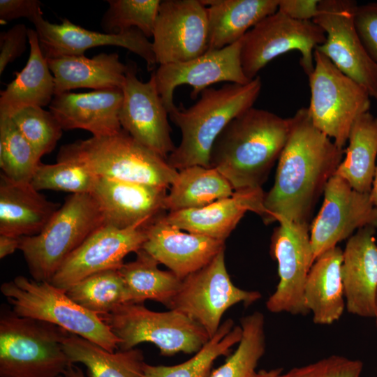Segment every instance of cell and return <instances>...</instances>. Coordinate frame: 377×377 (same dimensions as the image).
Returning a JSON list of instances; mask_svg holds the SVG:
<instances>
[{
  "label": "cell",
  "mask_w": 377,
  "mask_h": 377,
  "mask_svg": "<svg viewBox=\"0 0 377 377\" xmlns=\"http://www.w3.org/2000/svg\"><path fill=\"white\" fill-rule=\"evenodd\" d=\"M288 140L273 186L264 197L265 223L287 219L309 223L313 208L344 152L313 124L307 108L290 117Z\"/></svg>",
  "instance_id": "1"
},
{
  "label": "cell",
  "mask_w": 377,
  "mask_h": 377,
  "mask_svg": "<svg viewBox=\"0 0 377 377\" xmlns=\"http://www.w3.org/2000/svg\"><path fill=\"white\" fill-rule=\"evenodd\" d=\"M290 126V118L251 107L235 117L217 137L209 165L227 179L234 191L262 188L279 160Z\"/></svg>",
  "instance_id": "2"
},
{
  "label": "cell",
  "mask_w": 377,
  "mask_h": 377,
  "mask_svg": "<svg viewBox=\"0 0 377 377\" xmlns=\"http://www.w3.org/2000/svg\"><path fill=\"white\" fill-rule=\"evenodd\" d=\"M261 88L257 76L245 84L209 87L192 106L186 108L181 103L173 108L169 117L179 128L182 140L168 156L169 165L178 171L193 165L210 168V152L217 137L235 117L253 107Z\"/></svg>",
  "instance_id": "3"
},
{
  "label": "cell",
  "mask_w": 377,
  "mask_h": 377,
  "mask_svg": "<svg viewBox=\"0 0 377 377\" xmlns=\"http://www.w3.org/2000/svg\"><path fill=\"white\" fill-rule=\"evenodd\" d=\"M57 156L75 159L98 177L168 188L178 170L167 160L121 130L110 135L79 140L63 145Z\"/></svg>",
  "instance_id": "4"
},
{
  "label": "cell",
  "mask_w": 377,
  "mask_h": 377,
  "mask_svg": "<svg viewBox=\"0 0 377 377\" xmlns=\"http://www.w3.org/2000/svg\"><path fill=\"white\" fill-rule=\"evenodd\" d=\"M103 225L91 193L68 195L38 234L20 238L19 249L32 279L50 282L65 260Z\"/></svg>",
  "instance_id": "5"
},
{
  "label": "cell",
  "mask_w": 377,
  "mask_h": 377,
  "mask_svg": "<svg viewBox=\"0 0 377 377\" xmlns=\"http://www.w3.org/2000/svg\"><path fill=\"white\" fill-rule=\"evenodd\" d=\"M70 333L48 322L20 317L0 318V376L58 377L73 364L64 350Z\"/></svg>",
  "instance_id": "6"
},
{
  "label": "cell",
  "mask_w": 377,
  "mask_h": 377,
  "mask_svg": "<svg viewBox=\"0 0 377 377\" xmlns=\"http://www.w3.org/2000/svg\"><path fill=\"white\" fill-rule=\"evenodd\" d=\"M0 290L17 316L54 324L111 353L118 349L119 339L100 316L75 303L66 290L24 276L3 283Z\"/></svg>",
  "instance_id": "7"
},
{
  "label": "cell",
  "mask_w": 377,
  "mask_h": 377,
  "mask_svg": "<svg viewBox=\"0 0 377 377\" xmlns=\"http://www.w3.org/2000/svg\"><path fill=\"white\" fill-rule=\"evenodd\" d=\"M100 317L119 339L118 349L134 348L140 343H154L163 356L195 353L208 341L206 331L175 310L154 311L143 303H126Z\"/></svg>",
  "instance_id": "8"
},
{
  "label": "cell",
  "mask_w": 377,
  "mask_h": 377,
  "mask_svg": "<svg viewBox=\"0 0 377 377\" xmlns=\"http://www.w3.org/2000/svg\"><path fill=\"white\" fill-rule=\"evenodd\" d=\"M313 57L314 68L308 76L309 114L318 130L343 149L354 122L369 111L371 97L366 89L316 49Z\"/></svg>",
  "instance_id": "9"
},
{
  "label": "cell",
  "mask_w": 377,
  "mask_h": 377,
  "mask_svg": "<svg viewBox=\"0 0 377 377\" xmlns=\"http://www.w3.org/2000/svg\"><path fill=\"white\" fill-rule=\"evenodd\" d=\"M326 39L323 29L312 21L294 20L277 10L251 28L242 39L241 62L252 80L276 57L292 50L300 54V66L309 76L314 68V50Z\"/></svg>",
  "instance_id": "10"
},
{
  "label": "cell",
  "mask_w": 377,
  "mask_h": 377,
  "mask_svg": "<svg viewBox=\"0 0 377 377\" xmlns=\"http://www.w3.org/2000/svg\"><path fill=\"white\" fill-rule=\"evenodd\" d=\"M224 250L206 266L182 280L168 307L200 325L209 339L219 330L229 308L238 303L247 307L262 297L258 291L243 290L234 285L226 267Z\"/></svg>",
  "instance_id": "11"
},
{
  "label": "cell",
  "mask_w": 377,
  "mask_h": 377,
  "mask_svg": "<svg viewBox=\"0 0 377 377\" xmlns=\"http://www.w3.org/2000/svg\"><path fill=\"white\" fill-rule=\"evenodd\" d=\"M357 6L353 0H320L313 21L325 31L326 39L316 49L377 100V64L357 34L354 21Z\"/></svg>",
  "instance_id": "12"
},
{
  "label": "cell",
  "mask_w": 377,
  "mask_h": 377,
  "mask_svg": "<svg viewBox=\"0 0 377 377\" xmlns=\"http://www.w3.org/2000/svg\"><path fill=\"white\" fill-rule=\"evenodd\" d=\"M271 238V254L278 263L279 281L266 302L272 313L306 315L304 288L314 263L309 223L281 219Z\"/></svg>",
  "instance_id": "13"
},
{
  "label": "cell",
  "mask_w": 377,
  "mask_h": 377,
  "mask_svg": "<svg viewBox=\"0 0 377 377\" xmlns=\"http://www.w3.org/2000/svg\"><path fill=\"white\" fill-rule=\"evenodd\" d=\"M322 207L311 226L310 240L314 261L325 251L353 235L357 230L377 228V207L370 193L353 189L334 174L324 190Z\"/></svg>",
  "instance_id": "14"
},
{
  "label": "cell",
  "mask_w": 377,
  "mask_h": 377,
  "mask_svg": "<svg viewBox=\"0 0 377 377\" xmlns=\"http://www.w3.org/2000/svg\"><path fill=\"white\" fill-rule=\"evenodd\" d=\"M152 37L159 65L199 57L207 50V7L201 0L161 1Z\"/></svg>",
  "instance_id": "15"
},
{
  "label": "cell",
  "mask_w": 377,
  "mask_h": 377,
  "mask_svg": "<svg viewBox=\"0 0 377 377\" xmlns=\"http://www.w3.org/2000/svg\"><path fill=\"white\" fill-rule=\"evenodd\" d=\"M146 226L118 228L101 226L65 260L50 283L67 290L94 274L119 270L128 253L142 249L147 239Z\"/></svg>",
  "instance_id": "16"
},
{
  "label": "cell",
  "mask_w": 377,
  "mask_h": 377,
  "mask_svg": "<svg viewBox=\"0 0 377 377\" xmlns=\"http://www.w3.org/2000/svg\"><path fill=\"white\" fill-rule=\"evenodd\" d=\"M119 119L121 128L135 140L163 158L175 149L170 135L168 112L158 91L152 73L147 82L140 80L133 65H128L122 87Z\"/></svg>",
  "instance_id": "17"
},
{
  "label": "cell",
  "mask_w": 377,
  "mask_h": 377,
  "mask_svg": "<svg viewBox=\"0 0 377 377\" xmlns=\"http://www.w3.org/2000/svg\"><path fill=\"white\" fill-rule=\"evenodd\" d=\"M242 39L222 49L206 51L186 61L159 65L153 71L158 91L168 114L175 107V89L181 84L191 86V98L195 99L203 90L215 83L245 84L251 81L245 76L242 66Z\"/></svg>",
  "instance_id": "18"
},
{
  "label": "cell",
  "mask_w": 377,
  "mask_h": 377,
  "mask_svg": "<svg viewBox=\"0 0 377 377\" xmlns=\"http://www.w3.org/2000/svg\"><path fill=\"white\" fill-rule=\"evenodd\" d=\"M41 50L46 59L64 56H82L86 50L104 45L119 46L143 59L149 71H154L156 61L152 43L134 28L119 34H106L86 29L64 18L61 24L45 20L43 16L33 23Z\"/></svg>",
  "instance_id": "19"
},
{
  "label": "cell",
  "mask_w": 377,
  "mask_h": 377,
  "mask_svg": "<svg viewBox=\"0 0 377 377\" xmlns=\"http://www.w3.org/2000/svg\"><path fill=\"white\" fill-rule=\"evenodd\" d=\"M142 249L181 279L202 269L225 249V241L184 232L160 215L146 227Z\"/></svg>",
  "instance_id": "20"
},
{
  "label": "cell",
  "mask_w": 377,
  "mask_h": 377,
  "mask_svg": "<svg viewBox=\"0 0 377 377\" xmlns=\"http://www.w3.org/2000/svg\"><path fill=\"white\" fill-rule=\"evenodd\" d=\"M166 188L98 177L91 195L104 225L118 228L146 226L164 209Z\"/></svg>",
  "instance_id": "21"
},
{
  "label": "cell",
  "mask_w": 377,
  "mask_h": 377,
  "mask_svg": "<svg viewBox=\"0 0 377 377\" xmlns=\"http://www.w3.org/2000/svg\"><path fill=\"white\" fill-rule=\"evenodd\" d=\"M264 197L262 188L237 189L205 207L168 212L163 219L188 232L225 241L247 212L265 220Z\"/></svg>",
  "instance_id": "22"
},
{
  "label": "cell",
  "mask_w": 377,
  "mask_h": 377,
  "mask_svg": "<svg viewBox=\"0 0 377 377\" xmlns=\"http://www.w3.org/2000/svg\"><path fill=\"white\" fill-rule=\"evenodd\" d=\"M376 228H360L348 238L341 264L346 308L352 314L374 318L377 291Z\"/></svg>",
  "instance_id": "23"
},
{
  "label": "cell",
  "mask_w": 377,
  "mask_h": 377,
  "mask_svg": "<svg viewBox=\"0 0 377 377\" xmlns=\"http://www.w3.org/2000/svg\"><path fill=\"white\" fill-rule=\"evenodd\" d=\"M122 101L121 89L68 91L54 95L49 108L64 131L83 129L99 137L121 130L119 114Z\"/></svg>",
  "instance_id": "24"
},
{
  "label": "cell",
  "mask_w": 377,
  "mask_h": 377,
  "mask_svg": "<svg viewBox=\"0 0 377 377\" xmlns=\"http://www.w3.org/2000/svg\"><path fill=\"white\" fill-rule=\"evenodd\" d=\"M61 207L31 183L14 182L0 173V235L17 237L38 234Z\"/></svg>",
  "instance_id": "25"
},
{
  "label": "cell",
  "mask_w": 377,
  "mask_h": 377,
  "mask_svg": "<svg viewBox=\"0 0 377 377\" xmlns=\"http://www.w3.org/2000/svg\"><path fill=\"white\" fill-rule=\"evenodd\" d=\"M47 61L54 76V95L80 88L122 89L128 68L116 52H101L91 58L64 56Z\"/></svg>",
  "instance_id": "26"
},
{
  "label": "cell",
  "mask_w": 377,
  "mask_h": 377,
  "mask_svg": "<svg viewBox=\"0 0 377 377\" xmlns=\"http://www.w3.org/2000/svg\"><path fill=\"white\" fill-rule=\"evenodd\" d=\"M28 61L15 79L1 91L0 116L10 117L27 107L50 105L54 96V76L48 66L35 29L28 30Z\"/></svg>",
  "instance_id": "27"
},
{
  "label": "cell",
  "mask_w": 377,
  "mask_h": 377,
  "mask_svg": "<svg viewBox=\"0 0 377 377\" xmlns=\"http://www.w3.org/2000/svg\"><path fill=\"white\" fill-rule=\"evenodd\" d=\"M343 251L335 246L318 257L313 263L304 288V300L318 325L338 320L346 307L341 277Z\"/></svg>",
  "instance_id": "28"
},
{
  "label": "cell",
  "mask_w": 377,
  "mask_h": 377,
  "mask_svg": "<svg viewBox=\"0 0 377 377\" xmlns=\"http://www.w3.org/2000/svg\"><path fill=\"white\" fill-rule=\"evenodd\" d=\"M207 7V50L232 45L278 10L279 0H201Z\"/></svg>",
  "instance_id": "29"
},
{
  "label": "cell",
  "mask_w": 377,
  "mask_h": 377,
  "mask_svg": "<svg viewBox=\"0 0 377 377\" xmlns=\"http://www.w3.org/2000/svg\"><path fill=\"white\" fill-rule=\"evenodd\" d=\"M62 346L72 364L80 362L86 367L89 377H145V362L140 349L111 353L71 333L64 339Z\"/></svg>",
  "instance_id": "30"
},
{
  "label": "cell",
  "mask_w": 377,
  "mask_h": 377,
  "mask_svg": "<svg viewBox=\"0 0 377 377\" xmlns=\"http://www.w3.org/2000/svg\"><path fill=\"white\" fill-rule=\"evenodd\" d=\"M348 146L334 174L346 180L361 193H370L377 156V117L369 111L354 122L348 139Z\"/></svg>",
  "instance_id": "31"
},
{
  "label": "cell",
  "mask_w": 377,
  "mask_h": 377,
  "mask_svg": "<svg viewBox=\"0 0 377 377\" xmlns=\"http://www.w3.org/2000/svg\"><path fill=\"white\" fill-rule=\"evenodd\" d=\"M234 189L216 169L200 165L178 171L164 200L169 212L205 207L230 196Z\"/></svg>",
  "instance_id": "32"
},
{
  "label": "cell",
  "mask_w": 377,
  "mask_h": 377,
  "mask_svg": "<svg viewBox=\"0 0 377 377\" xmlns=\"http://www.w3.org/2000/svg\"><path fill=\"white\" fill-rule=\"evenodd\" d=\"M135 253L133 261L124 263L119 269L126 285L130 302L143 303L151 300L168 308L182 279L170 270L158 269L159 263L143 249Z\"/></svg>",
  "instance_id": "33"
},
{
  "label": "cell",
  "mask_w": 377,
  "mask_h": 377,
  "mask_svg": "<svg viewBox=\"0 0 377 377\" xmlns=\"http://www.w3.org/2000/svg\"><path fill=\"white\" fill-rule=\"evenodd\" d=\"M242 337L241 326H234L229 318L223 322L216 334L189 360L173 366L151 365L145 363V377H209L214 361L229 355L231 348Z\"/></svg>",
  "instance_id": "34"
},
{
  "label": "cell",
  "mask_w": 377,
  "mask_h": 377,
  "mask_svg": "<svg viewBox=\"0 0 377 377\" xmlns=\"http://www.w3.org/2000/svg\"><path fill=\"white\" fill-rule=\"evenodd\" d=\"M66 294L75 303L98 316L108 314L130 302L125 281L117 269L89 276L71 286Z\"/></svg>",
  "instance_id": "35"
},
{
  "label": "cell",
  "mask_w": 377,
  "mask_h": 377,
  "mask_svg": "<svg viewBox=\"0 0 377 377\" xmlns=\"http://www.w3.org/2000/svg\"><path fill=\"white\" fill-rule=\"evenodd\" d=\"M242 337L237 349L209 377H252L265 351V318L260 311L241 318Z\"/></svg>",
  "instance_id": "36"
},
{
  "label": "cell",
  "mask_w": 377,
  "mask_h": 377,
  "mask_svg": "<svg viewBox=\"0 0 377 377\" xmlns=\"http://www.w3.org/2000/svg\"><path fill=\"white\" fill-rule=\"evenodd\" d=\"M40 159L13 119L0 116L1 172L14 182L30 183Z\"/></svg>",
  "instance_id": "37"
},
{
  "label": "cell",
  "mask_w": 377,
  "mask_h": 377,
  "mask_svg": "<svg viewBox=\"0 0 377 377\" xmlns=\"http://www.w3.org/2000/svg\"><path fill=\"white\" fill-rule=\"evenodd\" d=\"M98 177L84 164L71 158L57 156L53 164L40 163L31 184L42 190L62 191L73 193H91Z\"/></svg>",
  "instance_id": "38"
},
{
  "label": "cell",
  "mask_w": 377,
  "mask_h": 377,
  "mask_svg": "<svg viewBox=\"0 0 377 377\" xmlns=\"http://www.w3.org/2000/svg\"><path fill=\"white\" fill-rule=\"evenodd\" d=\"M108 8L101 22L106 34H119L139 29L147 38L152 37L159 0H108Z\"/></svg>",
  "instance_id": "39"
},
{
  "label": "cell",
  "mask_w": 377,
  "mask_h": 377,
  "mask_svg": "<svg viewBox=\"0 0 377 377\" xmlns=\"http://www.w3.org/2000/svg\"><path fill=\"white\" fill-rule=\"evenodd\" d=\"M10 118L40 158L55 148L63 129L50 111L42 107L24 108Z\"/></svg>",
  "instance_id": "40"
},
{
  "label": "cell",
  "mask_w": 377,
  "mask_h": 377,
  "mask_svg": "<svg viewBox=\"0 0 377 377\" xmlns=\"http://www.w3.org/2000/svg\"><path fill=\"white\" fill-rule=\"evenodd\" d=\"M363 363L343 356L331 355L316 362L294 367L279 377H360Z\"/></svg>",
  "instance_id": "41"
},
{
  "label": "cell",
  "mask_w": 377,
  "mask_h": 377,
  "mask_svg": "<svg viewBox=\"0 0 377 377\" xmlns=\"http://www.w3.org/2000/svg\"><path fill=\"white\" fill-rule=\"evenodd\" d=\"M354 21L363 45L377 64V2L357 5Z\"/></svg>",
  "instance_id": "42"
},
{
  "label": "cell",
  "mask_w": 377,
  "mask_h": 377,
  "mask_svg": "<svg viewBox=\"0 0 377 377\" xmlns=\"http://www.w3.org/2000/svg\"><path fill=\"white\" fill-rule=\"evenodd\" d=\"M29 29L24 24H17L0 34V75L6 66L20 57L29 44Z\"/></svg>",
  "instance_id": "43"
},
{
  "label": "cell",
  "mask_w": 377,
  "mask_h": 377,
  "mask_svg": "<svg viewBox=\"0 0 377 377\" xmlns=\"http://www.w3.org/2000/svg\"><path fill=\"white\" fill-rule=\"evenodd\" d=\"M41 2L38 0H1L0 21L8 22L26 17L32 23L43 16Z\"/></svg>",
  "instance_id": "44"
},
{
  "label": "cell",
  "mask_w": 377,
  "mask_h": 377,
  "mask_svg": "<svg viewBox=\"0 0 377 377\" xmlns=\"http://www.w3.org/2000/svg\"><path fill=\"white\" fill-rule=\"evenodd\" d=\"M320 0H279L278 10L300 21H312L316 17Z\"/></svg>",
  "instance_id": "45"
},
{
  "label": "cell",
  "mask_w": 377,
  "mask_h": 377,
  "mask_svg": "<svg viewBox=\"0 0 377 377\" xmlns=\"http://www.w3.org/2000/svg\"><path fill=\"white\" fill-rule=\"evenodd\" d=\"M20 238L6 235H0L1 259L12 254L16 249H19Z\"/></svg>",
  "instance_id": "46"
},
{
  "label": "cell",
  "mask_w": 377,
  "mask_h": 377,
  "mask_svg": "<svg viewBox=\"0 0 377 377\" xmlns=\"http://www.w3.org/2000/svg\"><path fill=\"white\" fill-rule=\"evenodd\" d=\"M281 368H275L269 370H260L256 372L252 377H279L282 373Z\"/></svg>",
  "instance_id": "47"
},
{
  "label": "cell",
  "mask_w": 377,
  "mask_h": 377,
  "mask_svg": "<svg viewBox=\"0 0 377 377\" xmlns=\"http://www.w3.org/2000/svg\"><path fill=\"white\" fill-rule=\"evenodd\" d=\"M370 197L374 205L377 207V165L370 191Z\"/></svg>",
  "instance_id": "48"
},
{
  "label": "cell",
  "mask_w": 377,
  "mask_h": 377,
  "mask_svg": "<svg viewBox=\"0 0 377 377\" xmlns=\"http://www.w3.org/2000/svg\"><path fill=\"white\" fill-rule=\"evenodd\" d=\"M64 376L67 377H86L82 370L73 364L68 369Z\"/></svg>",
  "instance_id": "49"
},
{
  "label": "cell",
  "mask_w": 377,
  "mask_h": 377,
  "mask_svg": "<svg viewBox=\"0 0 377 377\" xmlns=\"http://www.w3.org/2000/svg\"><path fill=\"white\" fill-rule=\"evenodd\" d=\"M376 318V327H377V291L376 294V298H375V316Z\"/></svg>",
  "instance_id": "50"
},
{
  "label": "cell",
  "mask_w": 377,
  "mask_h": 377,
  "mask_svg": "<svg viewBox=\"0 0 377 377\" xmlns=\"http://www.w3.org/2000/svg\"><path fill=\"white\" fill-rule=\"evenodd\" d=\"M58 377H67V376H64V375H61V376H58Z\"/></svg>",
  "instance_id": "51"
},
{
  "label": "cell",
  "mask_w": 377,
  "mask_h": 377,
  "mask_svg": "<svg viewBox=\"0 0 377 377\" xmlns=\"http://www.w3.org/2000/svg\"><path fill=\"white\" fill-rule=\"evenodd\" d=\"M377 101V100H376Z\"/></svg>",
  "instance_id": "52"
}]
</instances>
